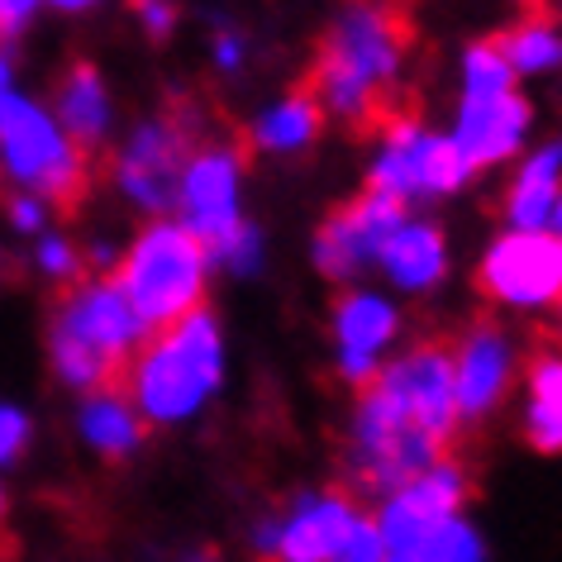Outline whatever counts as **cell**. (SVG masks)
<instances>
[{
	"label": "cell",
	"mask_w": 562,
	"mask_h": 562,
	"mask_svg": "<svg viewBox=\"0 0 562 562\" xmlns=\"http://www.w3.org/2000/svg\"><path fill=\"white\" fill-rule=\"evenodd\" d=\"M405 67V24L382 0H344L315 58L311 95L344 124H376Z\"/></svg>",
	"instance_id": "1"
},
{
	"label": "cell",
	"mask_w": 562,
	"mask_h": 562,
	"mask_svg": "<svg viewBox=\"0 0 562 562\" xmlns=\"http://www.w3.org/2000/svg\"><path fill=\"white\" fill-rule=\"evenodd\" d=\"M224 329L205 311L158 329L124 368V396L148 425H187L220 396L224 386Z\"/></svg>",
	"instance_id": "2"
},
{
	"label": "cell",
	"mask_w": 562,
	"mask_h": 562,
	"mask_svg": "<svg viewBox=\"0 0 562 562\" xmlns=\"http://www.w3.org/2000/svg\"><path fill=\"white\" fill-rule=\"evenodd\" d=\"M153 339L148 325L134 315V305L124 301L115 277H95L72 286V296L58 305L48 325V362L58 372L63 386L81 391H105L115 386V376L134 362V353Z\"/></svg>",
	"instance_id": "3"
},
{
	"label": "cell",
	"mask_w": 562,
	"mask_h": 562,
	"mask_svg": "<svg viewBox=\"0 0 562 562\" xmlns=\"http://www.w3.org/2000/svg\"><path fill=\"white\" fill-rule=\"evenodd\" d=\"M210 277H215V267H210L205 244L177 220H148L115 267V286L148 325V334L201 311Z\"/></svg>",
	"instance_id": "4"
},
{
	"label": "cell",
	"mask_w": 562,
	"mask_h": 562,
	"mask_svg": "<svg viewBox=\"0 0 562 562\" xmlns=\"http://www.w3.org/2000/svg\"><path fill=\"white\" fill-rule=\"evenodd\" d=\"M0 177L48 205H72L87 187V153L67 138L53 105L20 95L0 120Z\"/></svg>",
	"instance_id": "5"
},
{
	"label": "cell",
	"mask_w": 562,
	"mask_h": 562,
	"mask_svg": "<svg viewBox=\"0 0 562 562\" xmlns=\"http://www.w3.org/2000/svg\"><path fill=\"white\" fill-rule=\"evenodd\" d=\"M476 172L468 158L458 153V144L429 124H419L411 115H391L376 138V153L368 162V191L391 195L405 210L419 201H443L458 195Z\"/></svg>",
	"instance_id": "6"
},
{
	"label": "cell",
	"mask_w": 562,
	"mask_h": 562,
	"mask_svg": "<svg viewBox=\"0 0 562 562\" xmlns=\"http://www.w3.org/2000/svg\"><path fill=\"white\" fill-rule=\"evenodd\" d=\"M195 153V115H153L134 124L115 148V191L148 220L177 215V187L187 172V158Z\"/></svg>",
	"instance_id": "7"
},
{
	"label": "cell",
	"mask_w": 562,
	"mask_h": 562,
	"mask_svg": "<svg viewBox=\"0 0 562 562\" xmlns=\"http://www.w3.org/2000/svg\"><path fill=\"white\" fill-rule=\"evenodd\" d=\"M439 458H443V443L419 434L376 386L362 391L353 425H348V472H353L358 486L391 496L411 476L429 472Z\"/></svg>",
	"instance_id": "8"
},
{
	"label": "cell",
	"mask_w": 562,
	"mask_h": 562,
	"mask_svg": "<svg viewBox=\"0 0 562 562\" xmlns=\"http://www.w3.org/2000/svg\"><path fill=\"white\" fill-rule=\"evenodd\" d=\"M476 281L491 301L510 305V311H543V305L562 301V238L548 229H505L486 244Z\"/></svg>",
	"instance_id": "9"
},
{
	"label": "cell",
	"mask_w": 562,
	"mask_h": 562,
	"mask_svg": "<svg viewBox=\"0 0 562 562\" xmlns=\"http://www.w3.org/2000/svg\"><path fill=\"white\" fill-rule=\"evenodd\" d=\"M396 411L411 419L419 434H429L434 443L453 439L458 419V401H453V353L443 344H419L411 353L391 358L372 382Z\"/></svg>",
	"instance_id": "10"
},
{
	"label": "cell",
	"mask_w": 562,
	"mask_h": 562,
	"mask_svg": "<svg viewBox=\"0 0 562 562\" xmlns=\"http://www.w3.org/2000/svg\"><path fill=\"white\" fill-rule=\"evenodd\" d=\"M244 153L234 144H195V153L187 158V172H181L177 187V224L201 238L210 248L215 238H224L234 224H244Z\"/></svg>",
	"instance_id": "11"
},
{
	"label": "cell",
	"mask_w": 562,
	"mask_h": 562,
	"mask_svg": "<svg viewBox=\"0 0 562 562\" xmlns=\"http://www.w3.org/2000/svg\"><path fill=\"white\" fill-rule=\"evenodd\" d=\"M405 215H411V210L401 201L362 191L358 201L334 210V215L315 229V244H311L315 272L329 277V281H358L368 267H376V252H382L391 229H396Z\"/></svg>",
	"instance_id": "12"
},
{
	"label": "cell",
	"mask_w": 562,
	"mask_h": 562,
	"mask_svg": "<svg viewBox=\"0 0 562 562\" xmlns=\"http://www.w3.org/2000/svg\"><path fill=\"white\" fill-rule=\"evenodd\" d=\"M358 515L348 491H305L281 519L258 525V553L267 562H329Z\"/></svg>",
	"instance_id": "13"
},
{
	"label": "cell",
	"mask_w": 562,
	"mask_h": 562,
	"mask_svg": "<svg viewBox=\"0 0 562 562\" xmlns=\"http://www.w3.org/2000/svg\"><path fill=\"white\" fill-rule=\"evenodd\" d=\"M468 486H472L468 468L439 458L429 472H419L405 486L391 491V496L382 501V510L372 515L391 553H396V548H419L434 529L443 525V519L462 515V505H468Z\"/></svg>",
	"instance_id": "14"
},
{
	"label": "cell",
	"mask_w": 562,
	"mask_h": 562,
	"mask_svg": "<svg viewBox=\"0 0 562 562\" xmlns=\"http://www.w3.org/2000/svg\"><path fill=\"white\" fill-rule=\"evenodd\" d=\"M401 334V311L386 291H348L334 305V368L348 386L368 391L376 382V372L386 368V353Z\"/></svg>",
	"instance_id": "15"
},
{
	"label": "cell",
	"mask_w": 562,
	"mask_h": 562,
	"mask_svg": "<svg viewBox=\"0 0 562 562\" xmlns=\"http://www.w3.org/2000/svg\"><path fill=\"white\" fill-rule=\"evenodd\" d=\"M515 382V348L496 325H472L453 353L458 419H486Z\"/></svg>",
	"instance_id": "16"
},
{
	"label": "cell",
	"mask_w": 562,
	"mask_h": 562,
	"mask_svg": "<svg viewBox=\"0 0 562 562\" xmlns=\"http://www.w3.org/2000/svg\"><path fill=\"white\" fill-rule=\"evenodd\" d=\"M533 130V110L519 91L501 95V101H482V105H462L458 101V120H453V144L468 158L472 172H486L505 158H515L519 148L529 144Z\"/></svg>",
	"instance_id": "17"
},
{
	"label": "cell",
	"mask_w": 562,
	"mask_h": 562,
	"mask_svg": "<svg viewBox=\"0 0 562 562\" xmlns=\"http://www.w3.org/2000/svg\"><path fill=\"white\" fill-rule=\"evenodd\" d=\"M376 272L386 277L391 291H401V296H429V291L443 286L448 277V238L439 224L429 220H415L405 215L391 238L376 252Z\"/></svg>",
	"instance_id": "18"
},
{
	"label": "cell",
	"mask_w": 562,
	"mask_h": 562,
	"mask_svg": "<svg viewBox=\"0 0 562 562\" xmlns=\"http://www.w3.org/2000/svg\"><path fill=\"white\" fill-rule=\"evenodd\" d=\"M562 195V138H548L519 158L510 187H505V224L519 234H543L553 224V205Z\"/></svg>",
	"instance_id": "19"
},
{
	"label": "cell",
	"mask_w": 562,
	"mask_h": 562,
	"mask_svg": "<svg viewBox=\"0 0 562 562\" xmlns=\"http://www.w3.org/2000/svg\"><path fill=\"white\" fill-rule=\"evenodd\" d=\"M53 115H58L67 138H72L81 153H91V148L105 144L110 130H115V95H110L105 77L95 72L91 63H77V67H67V77L58 81Z\"/></svg>",
	"instance_id": "20"
},
{
	"label": "cell",
	"mask_w": 562,
	"mask_h": 562,
	"mask_svg": "<svg viewBox=\"0 0 562 562\" xmlns=\"http://www.w3.org/2000/svg\"><path fill=\"white\" fill-rule=\"evenodd\" d=\"M77 434L91 453L120 462V458L138 453V443H144V434H148V419L134 411V401L124 396V391L105 386V391H91V396L81 401Z\"/></svg>",
	"instance_id": "21"
},
{
	"label": "cell",
	"mask_w": 562,
	"mask_h": 562,
	"mask_svg": "<svg viewBox=\"0 0 562 562\" xmlns=\"http://www.w3.org/2000/svg\"><path fill=\"white\" fill-rule=\"evenodd\" d=\"M319 130H325V110H319V101L311 91H286L277 95V101H267L258 110V120H252V148L258 153H272V158H296V153H305L319 138Z\"/></svg>",
	"instance_id": "22"
},
{
	"label": "cell",
	"mask_w": 562,
	"mask_h": 562,
	"mask_svg": "<svg viewBox=\"0 0 562 562\" xmlns=\"http://www.w3.org/2000/svg\"><path fill=\"white\" fill-rule=\"evenodd\" d=\"M525 434L539 453H562V353H548L529 368Z\"/></svg>",
	"instance_id": "23"
},
{
	"label": "cell",
	"mask_w": 562,
	"mask_h": 562,
	"mask_svg": "<svg viewBox=\"0 0 562 562\" xmlns=\"http://www.w3.org/2000/svg\"><path fill=\"white\" fill-rule=\"evenodd\" d=\"M501 58L510 63L515 81L519 77H548L562 67V30L543 15H525L496 38Z\"/></svg>",
	"instance_id": "24"
},
{
	"label": "cell",
	"mask_w": 562,
	"mask_h": 562,
	"mask_svg": "<svg viewBox=\"0 0 562 562\" xmlns=\"http://www.w3.org/2000/svg\"><path fill=\"white\" fill-rule=\"evenodd\" d=\"M515 91V72L501 58L496 44H472L458 63V101L462 105H482V101H501Z\"/></svg>",
	"instance_id": "25"
},
{
	"label": "cell",
	"mask_w": 562,
	"mask_h": 562,
	"mask_svg": "<svg viewBox=\"0 0 562 562\" xmlns=\"http://www.w3.org/2000/svg\"><path fill=\"white\" fill-rule=\"evenodd\" d=\"M205 252H210V267H215V272H229V277L248 281L267 267V234L252 220H244V224H234L224 238H215Z\"/></svg>",
	"instance_id": "26"
},
{
	"label": "cell",
	"mask_w": 562,
	"mask_h": 562,
	"mask_svg": "<svg viewBox=\"0 0 562 562\" xmlns=\"http://www.w3.org/2000/svg\"><path fill=\"white\" fill-rule=\"evenodd\" d=\"M419 548H425L434 562H486V543H482V533H476V525L468 515L443 519Z\"/></svg>",
	"instance_id": "27"
},
{
	"label": "cell",
	"mask_w": 562,
	"mask_h": 562,
	"mask_svg": "<svg viewBox=\"0 0 562 562\" xmlns=\"http://www.w3.org/2000/svg\"><path fill=\"white\" fill-rule=\"evenodd\" d=\"M34 267H38V272H44L48 281H72L87 262H81V248L72 244V238L58 234V229H48V234L34 238Z\"/></svg>",
	"instance_id": "28"
},
{
	"label": "cell",
	"mask_w": 562,
	"mask_h": 562,
	"mask_svg": "<svg viewBox=\"0 0 562 562\" xmlns=\"http://www.w3.org/2000/svg\"><path fill=\"white\" fill-rule=\"evenodd\" d=\"M329 562H386V539L376 529L372 515H358V525L348 529V539L339 543V553Z\"/></svg>",
	"instance_id": "29"
},
{
	"label": "cell",
	"mask_w": 562,
	"mask_h": 562,
	"mask_svg": "<svg viewBox=\"0 0 562 562\" xmlns=\"http://www.w3.org/2000/svg\"><path fill=\"white\" fill-rule=\"evenodd\" d=\"M30 439H34L30 415H24L15 401H0V468L20 462V458H24V448H30Z\"/></svg>",
	"instance_id": "30"
},
{
	"label": "cell",
	"mask_w": 562,
	"mask_h": 562,
	"mask_svg": "<svg viewBox=\"0 0 562 562\" xmlns=\"http://www.w3.org/2000/svg\"><path fill=\"white\" fill-rule=\"evenodd\" d=\"M5 220H10V229L15 234H48V224H53V205L48 201H38V195H24L15 191L5 201Z\"/></svg>",
	"instance_id": "31"
},
{
	"label": "cell",
	"mask_w": 562,
	"mask_h": 562,
	"mask_svg": "<svg viewBox=\"0 0 562 562\" xmlns=\"http://www.w3.org/2000/svg\"><path fill=\"white\" fill-rule=\"evenodd\" d=\"M210 58H215L220 72H244L248 38L238 34V30H215V38H210Z\"/></svg>",
	"instance_id": "32"
},
{
	"label": "cell",
	"mask_w": 562,
	"mask_h": 562,
	"mask_svg": "<svg viewBox=\"0 0 562 562\" xmlns=\"http://www.w3.org/2000/svg\"><path fill=\"white\" fill-rule=\"evenodd\" d=\"M134 20L144 24L148 38H167L177 30V5L172 0H134Z\"/></svg>",
	"instance_id": "33"
},
{
	"label": "cell",
	"mask_w": 562,
	"mask_h": 562,
	"mask_svg": "<svg viewBox=\"0 0 562 562\" xmlns=\"http://www.w3.org/2000/svg\"><path fill=\"white\" fill-rule=\"evenodd\" d=\"M38 10H44V0H0V38H15Z\"/></svg>",
	"instance_id": "34"
},
{
	"label": "cell",
	"mask_w": 562,
	"mask_h": 562,
	"mask_svg": "<svg viewBox=\"0 0 562 562\" xmlns=\"http://www.w3.org/2000/svg\"><path fill=\"white\" fill-rule=\"evenodd\" d=\"M20 101V87H15V63H10V53L0 48V120L10 115V105Z\"/></svg>",
	"instance_id": "35"
},
{
	"label": "cell",
	"mask_w": 562,
	"mask_h": 562,
	"mask_svg": "<svg viewBox=\"0 0 562 562\" xmlns=\"http://www.w3.org/2000/svg\"><path fill=\"white\" fill-rule=\"evenodd\" d=\"M120 252H124L120 244H105V238H95V244L81 252V262H91L95 272H115V267H120Z\"/></svg>",
	"instance_id": "36"
},
{
	"label": "cell",
	"mask_w": 562,
	"mask_h": 562,
	"mask_svg": "<svg viewBox=\"0 0 562 562\" xmlns=\"http://www.w3.org/2000/svg\"><path fill=\"white\" fill-rule=\"evenodd\" d=\"M44 5L63 10V15H81V10H95V5H101V0H44Z\"/></svg>",
	"instance_id": "37"
},
{
	"label": "cell",
	"mask_w": 562,
	"mask_h": 562,
	"mask_svg": "<svg viewBox=\"0 0 562 562\" xmlns=\"http://www.w3.org/2000/svg\"><path fill=\"white\" fill-rule=\"evenodd\" d=\"M386 562H434V558L425 553V548H396V553L386 548Z\"/></svg>",
	"instance_id": "38"
},
{
	"label": "cell",
	"mask_w": 562,
	"mask_h": 562,
	"mask_svg": "<svg viewBox=\"0 0 562 562\" xmlns=\"http://www.w3.org/2000/svg\"><path fill=\"white\" fill-rule=\"evenodd\" d=\"M548 234L562 238V195H558V205H553V224H548Z\"/></svg>",
	"instance_id": "39"
},
{
	"label": "cell",
	"mask_w": 562,
	"mask_h": 562,
	"mask_svg": "<svg viewBox=\"0 0 562 562\" xmlns=\"http://www.w3.org/2000/svg\"><path fill=\"white\" fill-rule=\"evenodd\" d=\"M0 525H5V486H0Z\"/></svg>",
	"instance_id": "40"
},
{
	"label": "cell",
	"mask_w": 562,
	"mask_h": 562,
	"mask_svg": "<svg viewBox=\"0 0 562 562\" xmlns=\"http://www.w3.org/2000/svg\"><path fill=\"white\" fill-rule=\"evenodd\" d=\"M191 562H210V558H191Z\"/></svg>",
	"instance_id": "41"
}]
</instances>
